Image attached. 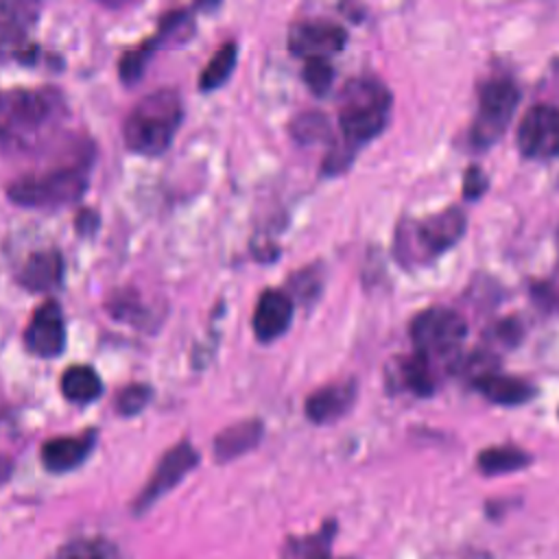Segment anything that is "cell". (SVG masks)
<instances>
[{
	"label": "cell",
	"mask_w": 559,
	"mask_h": 559,
	"mask_svg": "<svg viewBox=\"0 0 559 559\" xmlns=\"http://www.w3.org/2000/svg\"><path fill=\"white\" fill-rule=\"evenodd\" d=\"M391 92L384 81L373 74L349 79L338 96V131L341 140L334 144L352 159L356 151L380 135L391 114Z\"/></svg>",
	"instance_id": "6da1fadb"
},
{
	"label": "cell",
	"mask_w": 559,
	"mask_h": 559,
	"mask_svg": "<svg viewBox=\"0 0 559 559\" xmlns=\"http://www.w3.org/2000/svg\"><path fill=\"white\" fill-rule=\"evenodd\" d=\"M181 118L183 100L175 87L148 92L124 118L122 135L127 148L146 157L162 155L170 146Z\"/></svg>",
	"instance_id": "7a4b0ae2"
},
{
	"label": "cell",
	"mask_w": 559,
	"mask_h": 559,
	"mask_svg": "<svg viewBox=\"0 0 559 559\" xmlns=\"http://www.w3.org/2000/svg\"><path fill=\"white\" fill-rule=\"evenodd\" d=\"M63 114V98L50 87H13L0 94V140L26 146L50 131Z\"/></svg>",
	"instance_id": "3957f363"
},
{
	"label": "cell",
	"mask_w": 559,
	"mask_h": 559,
	"mask_svg": "<svg viewBox=\"0 0 559 559\" xmlns=\"http://www.w3.org/2000/svg\"><path fill=\"white\" fill-rule=\"evenodd\" d=\"M467 214L459 205L421 218H406L395 231V258L404 266L428 264L448 249H452L465 234Z\"/></svg>",
	"instance_id": "277c9868"
},
{
	"label": "cell",
	"mask_w": 559,
	"mask_h": 559,
	"mask_svg": "<svg viewBox=\"0 0 559 559\" xmlns=\"http://www.w3.org/2000/svg\"><path fill=\"white\" fill-rule=\"evenodd\" d=\"M520 87L511 76H489L478 87V109L469 127V144L476 151H487L507 131L518 105Z\"/></svg>",
	"instance_id": "5b68a950"
},
{
	"label": "cell",
	"mask_w": 559,
	"mask_h": 559,
	"mask_svg": "<svg viewBox=\"0 0 559 559\" xmlns=\"http://www.w3.org/2000/svg\"><path fill=\"white\" fill-rule=\"evenodd\" d=\"M87 186L83 166H59L46 173H33L9 186V197L26 207H57L76 201Z\"/></svg>",
	"instance_id": "8992f818"
},
{
	"label": "cell",
	"mask_w": 559,
	"mask_h": 559,
	"mask_svg": "<svg viewBox=\"0 0 559 559\" xmlns=\"http://www.w3.org/2000/svg\"><path fill=\"white\" fill-rule=\"evenodd\" d=\"M408 336L417 354L435 360L437 356H445L459 349V345L467 336V321L452 308L430 306L413 317L408 325Z\"/></svg>",
	"instance_id": "52a82bcc"
},
{
	"label": "cell",
	"mask_w": 559,
	"mask_h": 559,
	"mask_svg": "<svg viewBox=\"0 0 559 559\" xmlns=\"http://www.w3.org/2000/svg\"><path fill=\"white\" fill-rule=\"evenodd\" d=\"M518 148L526 159H550L559 151V111L550 103H535L518 124Z\"/></svg>",
	"instance_id": "ba28073f"
},
{
	"label": "cell",
	"mask_w": 559,
	"mask_h": 559,
	"mask_svg": "<svg viewBox=\"0 0 559 559\" xmlns=\"http://www.w3.org/2000/svg\"><path fill=\"white\" fill-rule=\"evenodd\" d=\"M288 50L295 57L312 59L338 52L347 44V31L332 20L325 17H312V20H297L288 28Z\"/></svg>",
	"instance_id": "9c48e42d"
},
{
	"label": "cell",
	"mask_w": 559,
	"mask_h": 559,
	"mask_svg": "<svg viewBox=\"0 0 559 559\" xmlns=\"http://www.w3.org/2000/svg\"><path fill=\"white\" fill-rule=\"evenodd\" d=\"M199 463V452L190 441H179L177 445L168 448L159 463L155 465L148 483L135 498V511L148 509L155 500H159L164 493H168L192 467Z\"/></svg>",
	"instance_id": "30bf717a"
},
{
	"label": "cell",
	"mask_w": 559,
	"mask_h": 559,
	"mask_svg": "<svg viewBox=\"0 0 559 559\" xmlns=\"http://www.w3.org/2000/svg\"><path fill=\"white\" fill-rule=\"evenodd\" d=\"M24 343L28 352L41 358H55L66 347V325L57 301H44L31 317L24 330Z\"/></svg>",
	"instance_id": "8fae6325"
},
{
	"label": "cell",
	"mask_w": 559,
	"mask_h": 559,
	"mask_svg": "<svg viewBox=\"0 0 559 559\" xmlns=\"http://www.w3.org/2000/svg\"><path fill=\"white\" fill-rule=\"evenodd\" d=\"M293 317H295V299L288 293L280 288L262 290L251 317L255 338L260 343H271L280 338L290 328Z\"/></svg>",
	"instance_id": "7c38bea8"
},
{
	"label": "cell",
	"mask_w": 559,
	"mask_h": 559,
	"mask_svg": "<svg viewBox=\"0 0 559 559\" xmlns=\"http://www.w3.org/2000/svg\"><path fill=\"white\" fill-rule=\"evenodd\" d=\"M469 384L476 393L498 406H522L528 404L537 395V386L524 378L500 373L498 369H489L469 378Z\"/></svg>",
	"instance_id": "4fadbf2b"
},
{
	"label": "cell",
	"mask_w": 559,
	"mask_h": 559,
	"mask_svg": "<svg viewBox=\"0 0 559 559\" xmlns=\"http://www.w3.org/2000/svg\"><path fill=\"white\" fill-rule=\"evenodd\" d=\"M354 402L356 380H338L312 391L304 402V413L312 424H332L341 419Z\"/></svg>",
	"instance_id": "5bb4252c"
},
{
	"label": "cell",
	"mask_w": 559,
	"mask_h": 559,
	"mask_svg": "<svg viewBox=\"0 0 559 559\" xmlns=\"http://www.w3.org/2000/svg\"><path fill=\"white\" fill-rule=\"evenodd\" d=\"M264 432V424L258 417L251 419H240L227 428H223L221 432H216L214 443H212V452L214 459L218 463H227L234 461L242 454H247L249 450H253Z\"/></svg>",
	"instance_id": "9a60e30c"
},
{
	"label": "cell",
	"mask_w": 559,
	"mask_h": 559,
	"mask_svg": "<svg viewBox=\"0 0 559 559\" xmlns=\"http://www.w3.org/2000/svg\"><path fill=\"white\" fill-rule=\"evenodd\" d=\"M96 432L87 430L76 437H55L41 448V463L50 472H70L81 465L92 452Z\"/></svg>",
	"instance_id": "2e32d148"
},
{
	"label": "cell",
	"mask_w": 559,
	"mask_h": 559,
	"mask_svg": "<svg viewBox=\"0 0 559 559\" xmlns=\"http://www.w3.org/2000/svg\"><path fill=\"white\" fill-rule=\"evenodd\" d=\"M63 275L61 253L55 249H41L26 258L17 273V282L33 293H46L59 286Z\"/></svg>",
	"instance_id": "e0dca14e"
},
{
	"label": "cell",
	"mask_w": 559,
	"mask_h": 559,
	"mask_svg": "<svg viewBox=\"0 0 559 559\" xmlns=\"http://www.w3.org/2000/svg\"><path fill=\"white\" fill-rule=\"evenodd\" d=\"M393 382L397 389L408 391L417 397H430L437 391V376L432 369V360L424 354H411L402 356L395 367Z\"/></svg>",
	"instance_id": "ac0fdd59"
},
{
	"label": "cell",
	"mask_w": 559,
	"mask_h": 559,
	"mask_svg": "<svg viewBox=\"0 0 559 559\" xmlns=\"http://www.w3.org/2000/svg\"><path fill=\"white\" fill-rule=\"evenodd\" d=\"M61 393L70 402L87 404L103 393L100 376L90 365H72L61 376Z\"/></svg>",
	"instance_id": "d6986e66"
},
{
	"label": "cell",
	"mask_w": 559,
	"mask_h": 559,
	"mask_svg": "<svg viewBox=\"0 0 559 559\" xmlns=\"http://www.w3.org/2000/svg\"><path fill=\"white\" fill-rule=\"evenodd\" d=\"M531 463V454L518 445L504 443V445H491L480 450L476 465L483 474L496 476V474H509L515 469H522Z\"/></svg>",
	"instance_id": "ffe728a7"
},
{
	"label": "cell",
	"mask_w": 559,
	"mask_h": 559,
	"mask_svg": "<svg viewBox=\"0 0 559 559\" xmlns=\"http://www.w3.org/2000/svg\"><path fill=\"white\" fill-rule=\"evenodd\" d=\"M236 59H238V44L236 41L221 44L199 74V90L201 92L218 90L231 76L236 68Z\"/></svg>",
	"instance_id": "44dd1931"
},
{
	"label": "cell",
	"mask_w": 559,
	"mask_h": 559,
	"mask_svg": "<svg viewBox=\"0 0 559 559\" xmlns=\"http://www.w3.org/2000/svg\"><path fill=\"white\" fill-rule=\"evenodd\" d=\"M39 15V7L35 2L22 0H2L0 2V33L4 37L24 35Z\"/></svg>",
	"instance_id": "7402d4cb"
},
{
	"label": "cell",
	"mask_w": 559,
	"mask_h": 559,
	"mask_svg": "<svg viewBox=\"0 0 559 559\" xmlns=\"http://www.w3.org/2000/svg\"><path fill=\"white\" fill-rule=\"evenodd\" d=\"M290 135L299 142V144H314V142H328L332 144L334 142V135H332V127H330V120L325 114L321 111H301L297 114L290 124Z\"/></svg>",
	"instance_id": "603a6c76"
},
{
	"label": "cell",
	"mask_w": 559,
	"mask_h": 559,
	"mask_svg": "<svg viewBox=\"0 0 559 559\" xmlns=\"http://www.w3.org/2000/svg\"><path fill=\"white\" fill-rule=\"evenodd\" d=\"M57 559H120L116 546L100 537H81L66 544Z\"/></svg>",
	"instance_id": "cb8c5ba5"
},
{
	"label": "cell",
	"mask_w": 559,
	"mask_h": 559,
	"mask_svg": "<svg viewBox=\"0 0 559 559\" xmlns=\"http://www.w3.org/2000/svg\"><path fill=\"white\" fill-rule=\"evenodd\" d=\"M151 400H153V389L148 384L131 382L116 393L114 408L118 415L131 417V415H138L140 411H144Z\"/></svg>",
	"instance_id": "d4e9b609"
},
{
	"label": "cell",
	"mask_w": 559,
	"mask_h": 559,
	"mask_svg": "<svg viewBox=\"0 0 559 559\" xmlns=\"http://www.w3.org/2000/svg\"><path fill=\"white\" fill-rule=\"evenodd\" d=\"M301 79L314 96H325L330 92L332 81H334V68H332L330 59L312 57V59L304 61Z\"/></svg>",
	"instance_id": "484cf974"
},
{
	"label": "cell",
	"mask_w": 559,
	"mask_h": 559,
	"mask_svg": "<svg viewBox=\"0 0 559 559\" xmlns=\"http://www.w3.org/2000/svg\"><path fill=\"white\" fill-rule=\"evenodd\" d=\"M330 524L317 533V535H310L306 539H297L293 544V548L288 550V557L290 559H328V546H330V539L334 533H330Z\"/></svg>",
	"instance_id": "4316f807"
},
{
	"label": "cell",
	"mask_w": 559,
	"mask_h": 559,
	"mask_svg": "<svg viewBox=\"0 0 559 559\" xmlns=\"http://www.w3.org/2000/svg\"><path fill=\"white\" fill-rule=\"evenodd\" d=\"M151 59V52L140 44L131 50H127L122 57H120V63H118V74H120V81H124L127 85H133L135 81L142 79L144 74V68H146V61Z\"/></svg>",
	"instance_id": "83f0119b"
},
{
	"label": "cell",
	"mask_w": 559,
	"mask_h": 559,
	"mask_svg": "<svg viewBox=\"0 0 559 559\" xmlns=\"http://www.w3.org/2000/svg\"><path fill=\"white\" fill-rule=\"evenodd\" d=\"M487 336H489L493 343H498L500 347L511 349V347H515V345L522 341V336H524V325H522V321H520L518 317H507V319L496 321V323L487 330Z\"/></svg>",
	"instance_id": "f1b7e54d"
},
{
	"label": "cell",
	"mask_w": 559,
	"mask_h": 559,
	"mask_svg": "<svg viewBox=\"0 0 559 559\" xmlns=\"http://www.w3.org/2000/svg\"><path fill=\"white\" fill-rule=\"evenodd\" d=\"M288 286L293 290L290 297L314 299V295L319 293V286H321V277L317 273V266H308V269H301L295 275H290Z\"/></svg>",
	"instance_id": "f546056e"
},
{
	"label": "cell",
	"mask_w": 559,
	"mask_h": 559,
	"mask_svg": "<svg viewBox=\"0 0 559 559\" xmlns=\"http://www.w3.org/2000/svg\"><path fill=\"white\" fill-rule=\"evenodd\" d=\"M487 188H489V177L485 175V170L476 164L467 166V170L463 175V197L467 201H476L485 194Z\"/></svg>",
	"instance_id": "4dcf8cb0"
},
{
	"label": "cell",
	"mask_w": 559,
	"mask_h": 559,
	"mask_svg": "<svg viewBox=\"0 0 559 559\" xmlns=\"http://www.w3.org/2000/svg\"><path fill=\"white\" fill-rule=\"evenodd\" d=\"M96 225H98V216H96L92 210L81 212L79 218H76V227H79V231H83V234H85V231H94Z\"/></svg>",
	"instance_id": "1f68e13d"
},
{
	"label": "cell",
	"mask_w": 559,
	"mask_h": 559,
	"mask_svg": "<svg viewBox=\"0 0 559 559\" xmlns=\"http://www.w3.org/2000/svg\"><path fill=\"white\" fill-rule=\"evenodd\" d=\"M328 559H330V557H328Z\"/></svg>",
	"instance_id": "d6a6232c"
}]
</instances>
